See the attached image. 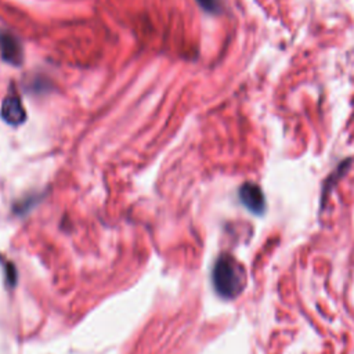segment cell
<instances>
[{"label": "cell", "mask_w": 354, "mask_h": 354, "mask_svg": "<svg viewBox=\"0 0 354 354\" xmlns=\"http://www.w3.org/2000/svg\"><path fill=\"white\" fill-rule=\"evenodd\" d=\"M0 51L1 58L12 65H19L22 62V47L17 37L4 32L0 35Z\"/></svg>", "instance_id": "4"}, {"label": "cell", "mask_w": 354, "mask_h": 354, "mask_svg": "<svg viewBox=\"0 0 354 354\" xmlns=\"http://www.w3.org/2000/svg\"><path fill=\"white\" fill-rule=\"evenodd\" d=\"M245 268L230 254H221L213 267L212 281L216 292L224 299L236 297L245 286Z\"/></svg>", "instance_id": "1"}, {"label": "cell", "mask_w": 354, "mask_h": 354, "mask_svg": "<svg viewBox=\"0 0 354 354\" xmlns=\"http://www.w3.org/2000/svg\"><path fill=\"white\" fill-rule=\"evenodd\" d=\"M239 199L242 205L254 214H263L266 210V199L263 191L254 183H245L241 185Z\"/></svg>", "instance_id": "2"}, {"label": "cell", "mask_w": 354, "mask_h": 354, "mask_svg": "<svg viewBox=\"0 0 354 354\" xmlns=\"http://www.w3.org/2000/svg\"><path fill=\"white\" fill-rule=\"evenodd\" d=\"M6 271H7V274H6L7 275V281L12 286L15 283V281H17V271L12 267V264H10V263L6 266Z\"/></svg>", "instance_id": "6"}, {"label": "cell", "mask_w": 354, "mask_h": 354, "mask_svg": "<svg viewBox=\"0 0 354 354\" xmlns=\"http://www.w3.org/2000/svg\"><path fill=\"white\" fill-rule=\"evenodd\" d=\"M1 118L11 126L22 124L26 120V111L22 105L19 95L15 93H10L1 104Z\"/></svg>", "instance_id": "3"}, {"label": "cell", "mask_w": 354, "mask_h": 354, "mask_svg": "<svg viewBox=\"0 0 354 354\" xmlns=\"http://www.w3.org/2000/svg\"><path fill=\"white\" fill-rule=\"evenodd\" d=\"M199 6L207 12H217L220 10V0H196Z\"/></svg>", "instance_id": "5"}]
</instances>
